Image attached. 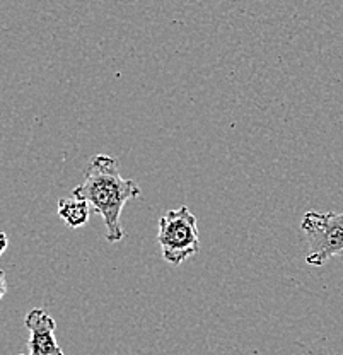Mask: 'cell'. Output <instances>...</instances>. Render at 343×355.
<instances>
[{"label": "cell", "instance_id": "cell-4", "mask_svg": "<svg viewBox=\"0 0 343 355\" xmlns=\"http://www.w3.org/2000/svg\"><path fill=\"white\" fill-rule=\"evenodd\" d=\"M24 324L31 336H29V354L28 355H65L58 347L55 338L57 323L53 318L43 309H33L26 314ZM24 355V354H21Z\"/></svg>", "mask_w": 343, "mask_h": 355}, {"label": "cell", "instance_id": "cell-5", "mask_svg": "<svg viewBox=\"0 0 343 355\" xmlns=\"http://www.w3.org/2000/svg\"><path fill=\"white\" fill-rule=\"evenodd\" d=\"M57 212L58 217L65 222V225H69L70 229H77L82 227L89 222V216H91V209H89V202L82 198H62L58 200L57 205Z\"/></svg>", "mask_w": 343, "mask_h": 355}, {"label": "cell", "instance_id": "cell-2", "mask_svg": "<svg viewBox=\"0 0 343 355\" xmlns=\"http://www.w3.org/2000/svg\"><path fill=\"white\" fill-rule=\"evenodd\" d=\"M157 243L161 246L164 261L173 266L182 265L188 258L195 257L200 251L195 214L186 205L168 210L159 219Z\"/></svg>", "mask_w": 343, "mask_h": 355}, {"label": "cell", "instance_id": "cell-1", "mask_svg": "<svg viewBox=\"0 0 343 355\" xmlns=\"http://www.w3.org/2000/svg\"><path fill=\"white\" fill-rule=\"evenodd\" d=\"M82 178V183L73 188L72 195L89 202L105 220L106 239L120 243L125 238L121 212L128 200L140 197V187L134 180L121 176L116 159L106 154L94 155L84 168Z\"/></svg>", "mask_w": 343, "mask_h": 355}, {"label": "cell", "instance_id": "cell-3", "mask_svg": "<svg viewBox=\"0 0 343 355\" xmlns=\"http://www.w3.org/2000/svg\"><path fill=\"white\" fill-rule=\"evenodd\" d=\"M301 229L309 244L306 263L321 266L335 257L343 258V212H308Z\"/></svg>", "mask_w": 343, "mask_h": 355}, {"label": "cell", "instance_id": "cell-6", "mask_svg": "<svg viewBox=\"0 0 343 355\" xmlns=\"http://www.w3.org/2000/svg\"><path fill=\"white\" fill-rule=\"evenodd\" d=\"M0 277H2V288H0V297H3V295H6V291H7L6 272H0Z\"/></svg>", "mask_w": 343, "mask_h": 355}, {"label": "cell", "instance_id": "cell-7", "mask_svg": "<svg viewBox=\"0 0 343 355\" xmlns=\"http://www.w3.org/2000/svg\"><path fill=\"white\" fill-rule=\"evenodd\" d=\"M0 238H2V248H0V253H3V251L7 250V236H6V232H2V234H0Z\"/></svg>", "mask_w": 343, "mask_h": 355}]
</instances>
